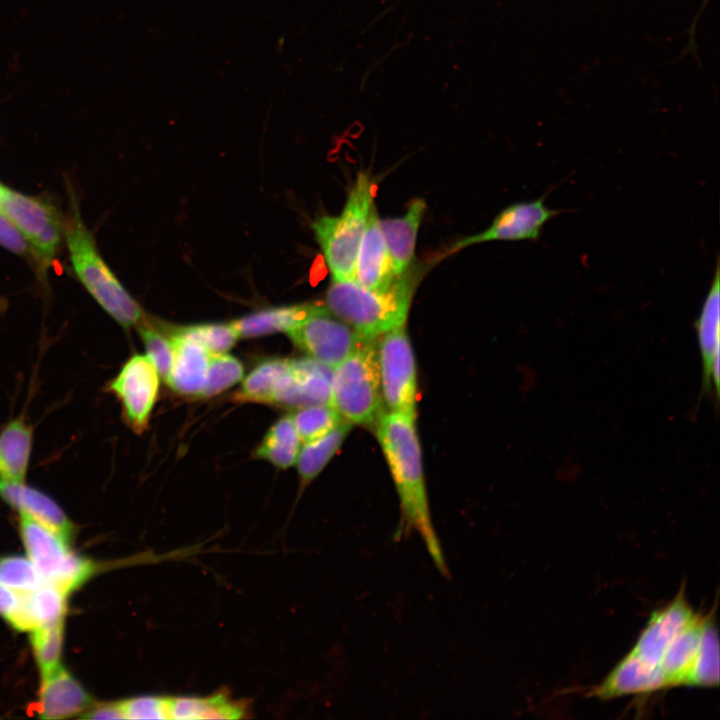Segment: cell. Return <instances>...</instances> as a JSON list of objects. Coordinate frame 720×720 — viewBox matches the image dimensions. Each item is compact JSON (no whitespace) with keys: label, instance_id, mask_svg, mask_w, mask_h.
<instances>
[{"label":"cell","instance_id":"6da1fadb","mask_svg":"<svg viewBox=\"0 0 720 720\" xmlns=\"http://www.w3.org/2000/svg\"><path fill=\"white\" fill-rule=\"evenodd\" d=\"M376 432L400 499L401 521L394 540L401 541L417 532L435 566L444 576L449 575L430 515L415 415L384 412Z\"/></svg>","mask_w":720,"mask_h":720},{"label":"cell","instance_id":"7a4b0ae2","mask_svg":"<svg viewBox=\"0 0 720 720\" xmlns=\"http://www.w3.org/2000/svg\"><path fill=\"white\" fill-rule=\"evenodd\" d=\"M424 273V265L413 264L384 291L367 289L354 280L332 279L326 293V307L363 337L376 339L405 324L413 294Z\"/></svg>","mask_w":720,"mask_h":720},{"label":"cell","instance_id":"3957f363","mask_svg":"<svg viewBox=\"0 0 720 720\" xmlns=\"http://www.w3.org/2000/svg\"><path fill=\"white\" fill-rule=\"evenodd\" d=\"M63 234L73 270L89 294L121 326L137 325L143 317L141 306L105 263L76 207Z\"/></svg>","mask_w":720,"mask_h":720},{"label":"cell","instance_id":"277c9868","mask_svg":"<svg viewBox=\"0 0 720 720\" xmlns=\"http://www.w3.org/2000/svg\"><path fill=\"white\" fill-rule=\"evenodd\" d=\"M373 182L360 172L339 215H323L312 223L314 236L335 280H354L355 263L373 202Z\"/></svg>","mask_w":720,"mask_h":720},{"label":"cell","instance_id":"5b68a950","mask_svg":"<svg viewBox=\"0 0 720 720\" xmlns=\"http://www.w3.org/2000/svg\"><path fill=\"white\" fill-rule=\"evenodd\" d=\"M330 405L351 424L376 425L384 413L376 339L332 368Z\"/></svg>","mask_w":720,"mask_h":720},{"label":"cell","instance_id":"8992f818","mask_svg":"<svg viewBox=\"0 0 720 720\" xmlns=\"http://www.w3.org/2000/svg\"><path fill=\"white\" fill-rule=\"evenodd\" d=\"M20 534L28 558L46 583L69 594L96 572V565L77 555L69 544L51 529L20 514Z\"/></svg>","mask_w":720,"mask_h":720},{"label":"cell","instance_id":"52a82bcc","mask_svg":"<svg viewBox=\"0 0 720 720\" xmlns=\"http://www.w3.org/2000/svg\"><path fill=\"white\" fill-rule=\"evenodd\" d=\"M379 338L377 353L383 402L389 411L416 416V366L405 324Z\"/></svg>","mask_w":720,"mask_h":720},{"label":"cell","instance_id":"ba28073f","mask_svg":"<svg viewBox=\"0 0 720 720\" xmlns=\"http://www.w3.org/2000/svg\"><path fill=\"white\" fill-rule=\"evenodd\" d=\"M0 209L19 229L39 265L44 270L48 268L57 254L64 228L56 208L46 200L5 188Z\"/></svg>","mask_w":720,"mask_h":720},{"label":"cell","instance_id":"9c48e42d","mask_svg":"<svg viewBox=\"0 0 720 720\" xmlns=\"http://www.w3.org/2000/svg\"><path fill=\"white\" fill-rule=\"evenodd\" d=\"M287 334L311 358L331 368L367 340L328 309L307 318Z\"/></svg>","mask_w":720,"mask_h":720},{"label":"cell","instance_id":"30bf717a","mask_svg":"<svg viewBox=\"0 0 720 720\" xmlns=\"http://www.w3.org/2000/svg\"><path fill=\"white\" fill-rule=\"evenodd\" d=\"M136 432L145 429L159 391V373L148 356L134 354L108 384Z\"/></svg>","mask_w":720,"mask_h":720},{"label":"cell","instance_id":"8fae6325","mask_svg":"<svg viewBox=\"0 0 720 720\" xmlns=\"http://www.w3.org/2000/svg\"><path fill=\"white\" fill-rule=\"evenodd\" d=\"M559 213L545 204V196L512 204L500 211L488 228L459 240L452 250L490 241L538 240L545 224Z\"/></svg>","mask_w":720,"mask_h":720},{"label":"cell","instance_id":"7c38bea8","mask_svg":"<svg viewBox=\"0 0 720 720\" xmlns=\"http://www.w3.org/2000/svg\"><path fill=\"white\" fill-rule=\"evenodd\" d=\"M331 376V367L311 357L289 360L270 403L293 408L330 405Z\"/></svg>","mask_w":720,"mask_h":720},{"label":"cell","instance_id":"4fadbf2b","mask_svg":"<svg viewBox=\"0 0 720 720\" xmlns=\"http://www.w3.org/2000/svg\"><path fill=\"white\" fill-rule=\"evenodd\" d=\"M395 278L392 258L373 204L357 253L354 281L367 289L384 291L391 286Z\"/></svg>","mask_w":720,"mask_h":720},{"label":"cell","instance_id":"5bb4252c","mask_svg":"<svg viewBox=\"0 0 720 720\" xmlns=\"http://www.w3.org/2000/svg\"><path fill=\"white\" fill-rule=\"evenodd\" d=\"M92 697L61 664L42 675L36 712L41 719H64L83 713Z\"/></svg>","mask_w":720,"mask_h":720},{"label":"cell","instance_id":"9a60e30c","mask_svg":"<svg viewBox=\"0 0 720 720\" xmlns=\"http://www.w3.org/2000/svg\"><path fill=\"white\" fill-rule=\"evenodd\" d=\"M0 498L20 514L27 515L70 542L74 534L73 523L58 503L44 492L25 482L0 480Z\"/></svg>","mask_w":720,"mask_h":720},{"label":"cell","instance_id":"2e32d148","mask_svg":"<svg viewBox=\"0 0 720 720\" xmlns=\"http://www.w3.org/2000/svg\"><path fill=\"white\" fill-rule=\"evenodd\" d=\"M173 363L167 383L183 395H201L211 353L196 340L172 330Z\"/></svg>","mask_w":720,"mask_h":720},{"label":"cell","instance_id":"e0dca14e","mask_svg":"<svg viewBox=\"0 0 720 720\" xmlns=\"http://www.w3.org/2000/svg\"><path fill=\"white\" fill-rule=\"evenodd\" d=\"M695 330L702 363V391L706 393L712 389V370L720 366V278L718 260L710 288L700 314L695 321Z\"/></svg>","mask_w":720,"mask_h":720},{"label":"cell","instance_id":"ac0fdd59","mask_svg":"<svg viewBox=\"0 0 720 720\" xmlns=\"http://www.w3.org/2000/svg\"><path fill=\"white\" fill-rule=\"evenodd\" d=\"M67 593L50 583L21 594L20 603L7 620L19 631L33 630L64 621Z\"/></svg>","mask_w":720,"mask_h":720},{"label":"cell","instance_id":"d6986e66","mask_svg":"<svg viewBox=\"0 0 720 720\" xmlns=\"http://www.w3.org/2000/svg\"><path fill=\"white\" fill-rule=\"evenodd\" d=\"M425 209L423 199H414L402 216L380 219V228L396 276L407 271L414 263L416 238Z\"/></svg>","mask_w":720,"mask_h":720},{"label":"cell","instance_id":"ffe728a7","mask_svg":"<svg viewBox=\"0 0 720 720\" xmlns=\"http://www.w3.org/2000/svg\"><path fill=\"white\" fill-rule=\"evenodd\" d=\"M327 309L326 305L315 302L270 307L247 314L232 323L239 337L288 333L307 318Z\"/></svg>","mask_w":720,"mask_h":720},{"label":"cell","instance_id":"44dd1931","mask_svg":"<svg viewBox=\"0 0 720 720\" xmlns=\"http://www.w3.org/2000/svg\"><path fill=\"white\" fill-rule=\"evenodd\" d=\"M33 445V428L23 416L0 430V480L25 482Z\"/></svg>","mask_w":720,"mask_h":720},{"label":"cell","instance_id":"7402d4cb","mask_svg":"<svg viewBox=\"0 0 720 720\" xmlns=\"http://www.w3.org/2000/svg\"><path fill=\"white\" fill-rule=\"evenodd\" d=\"M245 713L243 704L224 694L171 697L169 700L170 719H238Z\"/></svg>","mask_w":720,"mask_h":720},{"label":"cell","instance_id":"603a6c76","mask_svg":"<svg viewBox=\"0 0 720 720\" xmlns=\"http://www.w3.org/2000/svg\"><path fill=\"white\" fill-rule=\"evenodd\" d=\"M351 427V423L344 420L325 435L305 442L296 460L303 483L310 482L322 471L341 447Z\"/></svg>","mask_w":720,"mask_h":720},{"label":"cell","instance_id":"cb8c5ba5","mask_svg":"<svg viewBox=\"0 0 720 720\" xmlns=\"http://www.w3.org/2000/svg\"><path fill=\"white\" fill-rule=\"evenodd\" d=\"M301 439L291 416L279 419L267 432L256 449V457L265 459L278 468L293 465L300 451Z\"/></svg>","mask_w":720,"mask_h":720},{"label":"cell","instance_id":"d4e9b609","mask_svg":"<svg viewBox=\"0 0 720 720\" xmlns=\"http://www.w3.org/2000/svg\"><path fill=\"white\" fill-rule=\"evenodd\" d=\"M289 367V360L270 358L257 364L245 377L239 398L270 403L273 391Z\"/></svg>","mask_w":720,"mask_h":720},{"label":"cell","instance_id":"484cf974","mask_svg":"<svg viewBox=\"0 0 720 720\" xmlns=\"http://www.w3.org/2000/svg\"><path fill=\"white\" fill-rule=\"evenodd\" d=\"M291 417L301 441L305 442L325 435L344 421L331 405L303 407Z\"/></svg>","mask_w":720,"mask_h":720},{"label":"cell","instance_id":"4316f807","mask_svg":"<svg viewBox=\"0 0 720 720\" xmlns=\"http://www.w3.org/2000/svg\"><path fill=\"white\" fill-rule=\"evenodd\" d=\"M64 621L39 627L31 632V644L41 675H45L60 663Z\"/></svg>","mask_w":720,"mask_h":720},{"label":"cell","instance_id":"83f0119b","mask_svg":"<svg viewBox=\"0 0 720 720\" xmlns=\"http://www.w3.org/2000/svg\"><path fill=\"white\" fill-rule=\"evenodd\" d=\"M43 583L45 581L28 557L10 555L0 558V584L24 594Z\"/></svg>","mask_w":720,"mask_h":720},{"label":"cell","instance_id":"f1b7e54d","mask_svg":"<svg viewBox=\"0 0 720 720\" xmlns=\"http://www.w3.org/2000/svg\"><path fill=\"white\" fill-rule=\"evenodd\" d=\"M243 376L241 362L225 353H211L205 383L201 392L211 397L227 390Z\"/></svg>","mask_w":720,"mask_h":720},{"label":"cell","instance_id":"f546056e","mask_svg":"<svg viewBox=\"0 0 720 720\" xmlns=\"http://www.w3.org/2000/svg\"><path fill=\"white\" fill-rule=\"evenodd\" d=\"M175 329L202 344L210 353H226L239 337L232 322L201 323Z\"/></svg>","mask_w":720,"mask_h":720},{"label":"cell","instance_id":"4dcf8cb0","mask_svg":"<svg viewBox=\"0 0 720 720\" xmlns=\"http://www.w3.org/2000/svg\"><path fill=\"white\" fill-rule=\"evenodd\" d=\"M139 333L144 342L147 356L157 369L159 375L167 382L173 363V343L171 336H166L160 329L141 320Z\"/></svg>","mask_w":720,"mask_h":720},{"label":"cell","instance_id":"1f68e13d","mask_svg":"<svg viewBox=\"0 0 720 720\" xmlns=\"http://www.w3.org/2000/svg\"><path fill=\"white\" fill-rule=\"evenodd\" d=\"M168 697L137 696L120 701L125 719H170Z\"/></svg>","mask_w":720,"mask_h":720},{"label":"cell","instance_id":"d6a6232c","mask_svg":"<svg viewBox=\"0 0 720 720\" xmlns=\"http://www.w3.org/2000/svg\"><path fill=\"white\" fill-rule=\"evenodd\" d=\"M0 245L7 250L23 255L30 247L12 220L0 209Z\"/></svg>","mask_w":720,"mask_h":720},{"label":"cell","instance_id":"836d02e7","mask_svg":"<svg viewBox=\"0 0 720 720\" xmlns=\"http://www.w3.org/2000/svg\"><path fill=\"white\" fill-rule=\"evenodd\" d=\"M81 718L92 720L125 719L120 701L92 704L83 712Z\"/></svg>","mask_w":720,"mask_h":720},{"label":"cell","instance_id":"e575fe53","mask_svg":"<svg viewBox=\"0 0 720 720\" xmlns=\"http://www.w3.org/2000/svg\"><path fill=\"white\" fill-rule=\"evenodd\" d=\"M20 600L21 593L0 584V616L8 620L17 609Z\"/></svg>","mask_w":720,"mask_h":720},{"label":"cell","instance_id":"d590c367","mask_svg":"<svg viewBox=\"0 0 720 720\" xmlns=\"http://www.w3.org/2000/svg\"><path fill=\"white\" fill-rule=\"evenodd\" d=\"M5 188H6V187H4V186L0 183V197L2 196Z\"/></svg>","mask_w":720,"mask_h":720}]
</instances>
